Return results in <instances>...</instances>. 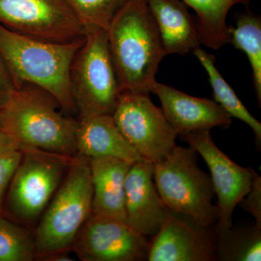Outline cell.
Returning a JSON list of instances; mask_svg holds the SVG:
<instances>
[{
	"instance_id": "cell-1",
	"label": "cell",
	"mask_w": 261,
	"mask_h": 261,
	"mask_svg": "<svg viewBox=\"0 0 261 261\" xmlns=\"http://www.w3.org/2000/svg\"><path fill=\"white\" fill-rule=\"evenodd\" d=\"M46 91L23 84L15 87L0 105L3 130L19 149H35L61 155L78 154L77 121L60 111Z\"/></svg>"
},
{
	"instance_id": "cell-2",
	"label": "cell",
	"mask_w": 261,
	"mask_h": 261,
	"mask_svg": "<svg viewBox=\"0 0 261 261\" xmlns=\"http://www.w3.org/2000/svg\"><path fill=\"white\" fill-rule=\"evenodd\" d=\"M108 44L123 91L149 94L167 56L146 0H129L107 30Z\"/></svg>"
},
{
	"instance_id": "cell-3",
	"label": "cell",
	"mask_w": 261,
	"mask_h": 261,
	"mask_svg": "<svg viewBox=\"0 0 261 261\" xmlns=\"http://www.w3.org/2000/svg\"><path fill=\"white\" fill-rule=\"evenodd\" d=\"M84 38L55 43L27 37L0 24V54L15 87L32 84L46 91L68 114H78L70 71Z\"/></svg>"
},
{
	"instance_id": "cell-4",
	"label": "cell",
	"mask_w": 261,
	"mask_h": 261,
	"mask_svg": "<svg viewBox=\"0 0 261 261\" xmlns=\"http://www.w3.org/2000/svg\"><path fill=\"white\" fill-rule=\"evenodd\" d=\"M89 159L77 154L61 186L34 229L36 260L58 252H70L75 239L92 214Z\"/></svg>"
},
{
	"instance_id": "cell-5",
	"label": "cell",
	"mask_w": 261,
	"mask_h": 261,
	"mask_svg": "<svg viewBox=\"0 0 261 261\" xmlns=\"http://www.w3.org/2000/svg\"><path fill=\"white\" fill-rule=\"evenodd\" d=\"M192 147L176 145L166 159L153 164L156 188L168 209L204 228L217 222V206L210 175L197 165Z\"/></svg>"
},
{
	"instance_id": "cell-6",
	"label": "cell",
	"mask_w": 261,
	"mask_h": 261,
	"mask_svg": "<svg viewBox=\"0 0 261 261\" xmlns=\"http://www.w3.org/2000/svg\"><path fill=\"white\" fill-rule=\"evenodd\" d=\"M70 88L80 118L112 115L121 92L108 44L107 31L92 29L72 63Z\"/></svg>"
},
{
	"instance_id": "cell-7",
	"label": "cell",
	"mask_w": 261,
	"mask_h": 261,
	"mask_svg": "<svg viewBox=\"0 0 261 261\" xmlns=\"http://www.w3.org/2000/svg\"><path fill=\"white\" fill-rule=\"evenodd\" d=\"M10 181L5 214L27 227H35L64 179L73 158L23 149Z\"/></svg>"
},
{
	"instance_id": "cell-8",
	"label": "cell",
	"mask_w": 261,
	"mask_h": 261,
	"mask_svg": "<svg viewBox=\"0 0 261 261\" xmlns=\"http://www.w3.org/2000/svg\"><path fill=\"white\" fill-rule=\"evenodd\" d=\"M112 116L127 142L145 161L159 163L176 146L177 132L149 94L123 91Z\"/></svg>"
},
{
	"instance_id": "cell-9",
	"label": "cell",
	"mask_w": 261,
	"mask_h": 261,
	"mask_svg": "<svg viewBox=\"0 0 261 261\" xmlns=\"http://www.w3.org/2000/svg\"><path fill=\"white\" fill-rule=\"evenodd\" d=\"M0 24L47 42L68 43L85 37L69 0H0Z\"/></svg>"
},
{
	"instance_id": "cell-10",
	"label": "cell",
	"mask_w": 261,
	"mask_h": 261,
	"mask_svg": "<svg viewBox=\"0 0 261 261\" xmlns=\"http://www.w3.org/2000/svg\"><path fill=\"white\" fill-rule=\"evenodd\" d=\"M178 136L202 156L208 166L218 200L216 231L217 234L224 232L232 227L233 211L250 190L254 170L231 161L214 143L211 130H195Z\"/></svg>"
},
{
	"instance_id": "cell-11",
	"label": "cell",
	"mask_w": 261,
	"mask_h": 261,
	"mask_svg": "<svg viewBox=\"0 0 261 261\" xmlns=\"http://www.w3.org/2000/svg\"><path fill=\"white\" fill-rule=\"evenodd\" d=\"M145 236L122 220L91 214L71 251L82 261H140L147 258Z\"/></svg>"
},
{
	"instance_id": "cell-12",
	"label": "cell",
	"mask_w": 261,
	"mask_h": 261,
	"mask_svg": "<svg viewBox=\"0 0 261 261\" xmlns=\"http://www.w3.org/2000/svg\"><path fill=\"white\" fill-rule=\"evenodd\" d=\"M205 229L192 220L168 209L164 222L149 243L147 260H216V247Z\"/></svg>"
},
{
	"instance_id": "cell-13",
	"label": "cell",
	"mask_w": 261,
	"mask_h": 261,
	"mask_svg": "<svg viewBox=\"0 0 261 261\" xmlns=\"http://www.w3.org/2000/svg\"><path fill=\"white\" fill-rule=\"evenodd\" d=\"M126 221L145 237L153 238L162 226L168 208L160 195L153 178V163H134L125 181Z\"/></svg>"
},
{
	"instance_id": "cell-14",
	"label": "cell",
	"mask_w": 261,
	"mask_h": 261,
	"mask_svg": "<svg viewBox=\"0 0 261 261\" xmlns=\"http://www.w3.org/2000/svg\"><path fill=\"white\" fill-rule=\"evenodd\" d=\"M151 92L159 98L163 113L178 135L214 127L227 128L232 123V117L212 99L193 97L156 81Z\"/></svg>"
},
{
	"instance_id": "cell-15",
	"label": "cell",
	"mask_w": 261,
	"mask_h": 261,
	"mask_svg": "<svg viewBox=\"0 0 261 261\" xmlns=\"http://www.w3.org/2000/svg\"><path fill=\"white\" fill-rule=\"evenodd\" d=\"M75 140L78 154L88 159L111 157L132 164L145 161L127 142L112 115L80 118L77 121Z\"/></svg>"
},
{
	"instance_id": "cell-16",
	"label": "cell",
	"mask_w": 261,
	"mask_h": 261,
	"mask_svg": "<svg viewBox=\"0 0 261 261\" xmlns=\"http://www.w3.org/2000/svg\"><path fill=\"white\" fill-rule=\"evenodd\" d=\"M89 164L93 188L92 214L126 221L125 181L132 163L99 157L89 159Z\"/></svg>"
},
{
	"instance_id": "cell-17",
	"label": "cell",
	"mask_w": 261,
	"mask_h": 261,
	"mask_svg": "<svg viewBox=\"0 0 261 261\" xmlns=\"http://www.w3.org/2000/svg\"><path fill=\"white\" fill-rule=\"evenodd\" d=\"M157 24L166 55H186L200 47L196 17L182 0H146Z\"/></svg>"
},
{
	"instance_id": "cell-18",
	"label": "cell",
	"mask_w": 261,
	"mask_h": 261,
	"mask_svg": "<svg viewBox=\"0 0 261 261\" xmlns=\"http://www.w3.org/2000/svg\"><path fill=\"white\" fill-rule=\"evenodd\" d=\"M196 13L200 44L219 49L229 43V28L226 18L237 5L248 7L253 0H182Z\"/></svg>"
},
{
	"instance_id": "cell-19",
	"label": "cell",
	"mask_w": 261,
	"mask_h": 261,
	"mask_svg": "<svg viewBox=\"0 0 261 261\" xmlns=\"http://www.w3.org/2000/svg\"><path fill=\"white\" fill-rule=\"evenodd\" d=\"M208 75L215 101L232 118H238L251 128L255 134L256 144L261 143V123L244 106L233 89L224 80L216 68V58L200 47L192 51Z\"/></svg>"
},
{
	"instance_id": "cell-20",
	"label": "cell",
	"mask_w": 261,
	"mask_h": 261,
	"mask_svg": "<svg viewBox=\"0 0 261 261\" xmlns=\"http://www.w3.org/2000/svg\"><path fill=\"white\" fill-rule=\"evenodd\" d=\"M236 25L230 27L229 43L243 51L252 68V83L257 102H261V18L247 10L235 15Z\"/></svg>"
},
{
	"instance_id": "cell-21",
	"label": "cell",
	"mask_w": 261,
	"mask_h": 261,
	"mask_svg": "<svg viewBox=\"0 0 261 261\" xmlns=\"http://www.w3.org/2000/svg\"><path fill=\"white\" fill-rule=\"evenodd\" d=\"M216 257L221 260L260 261L261 228L256 225L245 229L229 228L219 233Z\"/></svg>"
},
{
	"instance_id": "cell-22",
	"label": "cell",
	"mask_w": 261,
	"mask_h": 261,
	"mask_svg": "<svg viewBox=\"0 0 261 261\" xmlns=\"http://www.w3.org/2000/svg\"><path fill=\"white\" fill-rule=\"evenodd\" d=\"M36 260L34 230L0 216V261Z\"/></svg>"
},
{
	"instance_id": "cell-23",
	"label": "cell",
	"mask_w": 261,
	"mask_h": 261,
	"mask_svg": "<svg viewBox=\"0 0 261 261\" xmlns=\"http://www.w3.org/2000/svg\"><path fill=\"white\" fill-rule=\"evenodd\" d=\"M129 0H69L86 31L108 30L115 15Z\"/></svg>"
},
{
	"instance_id": "cell-24",
	"label": "cell",
	"mask_w": 261,
	"mask_h": 261,
	"mask_svg": "<svg viewBox=\"0 0 261 261\" xmlns=\"http://www.w3.org/2000/svg\"><path fill=\"white\" fill-rule=\"evenodd\" d=\"M21 156L20 149H13L0 157V216L5 215L7 192Z\"/></svg>"
},
{
	"instance_id": "cell-25",
	"label": "cell",
	"mask_w": 261,
	"mask_h": 261,
	"mask_svg": "<svg viewBox=\"0 0 261 261\" xmlns=\"http://www.w3.org/2000/svg\"><path fill=\"white\" fill-rule=\"evenodd\" d=\"M238 205L251 215L255 219V225L261 228V177L255 171L250 190Z\"/></svg>"
},
{
	"instance_id": "cell-26",
	"label": "cell",
	"mask_w": 261,
	"mask_h": 261,
	"mask_svg": "<svg viewBox=\"0 0 261 261\" xmlns=\"http://www.w3.org/2000/svg\"><path fill=\"white\" fill-rule=\"evenodd\" d=\"M15 86L10 76L6 65L0 54V105L15 89Z\"/></svg>"
},
{
	"instance_id": "cell-27",
	"label": "cell",
	"mask_w": 261,
	"mask_h": 261,
	"mask_svg": "<svg viewBox=\"0 0 261 261\" xmlns=\"http://www.w3.org/2000/svg\"><path fill=\"white\" fill-rule=\"evenodd\" d=\"M13 149H19L18 146L9 135H7L3 130H1L0 132V157Z\"/></svg>"
},
{
	"instance_id": "cell-28",
	"label": "cell",
	"mask_w": 261,
	"mask_h": 261,
	"mask_svg": "<svg viewBox=\"0 0 261 261\" xmlns=\"http://www.w3.org/2000/svg\"><path fill=\"white\" fill-rule=\"evenodd\" d=\"M37 260L43 261H70L74 260L70 256L69 252H58L39 257Z\"/></svg>"
},
{
	"instance_id": "cell-29",
	"label": "cell",
	"mask_w": 261,
	"mask_h": 261,
	"mask_svg": "<svg viewBox=\"0 0 261 261\" xmlns=\"http://www.w3.org/2000/svg\"><path fill=\"white\" fill-rule=\"evenodd\" d=\"M3 130V125H2L1 112H0V132Z\"/></svg>"
}]
</instances>
